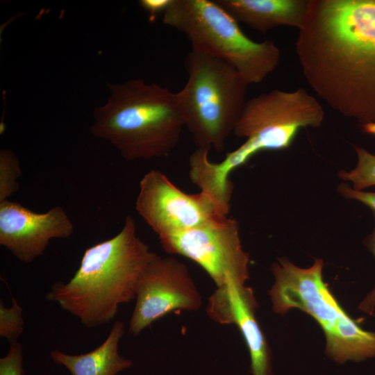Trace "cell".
Returning a JSON list of instances; mask_svg holds the SVG:
<instances>
[{
    "label": "cell",
    "mask_w": 375,
    "mask_h": 375,
    "mask_svg": "<svg viewBox=\"0 0 375 375\" xmlns=\"http://www.w3.org/2000/svg\"><path fill=\"white\" fill-rule=\"evenodd\" d=\"M324 261L301 268L285 258L271 266L274 283L268 294L275 313L293 308L312 317L326 337L325 354L338 364L375 357V332L365 330L339 304L323 278Z\"/></svg>",
    "instance_id": "5"
},
{
    "label": "cell",
    "mask_w": 375,
    "mask_h": 375,
    "mask_svg": "<svg viewBox=\"0 0 375 375\" xmlns=\"http://www.w3.org/2000/svg\"><path fill=\"white\" fill-rule=\"evenodd\" d=\"M353 147L358 156L356 167L349 172L340 170L338 176L342 181L351 182L353 189L362 190L375 185V155L361 147Z\"/></svg>",
    "instance_id": "15"
},
{
    "label": "cell",
    "mask_w": 375,
    "mask_h": 375,
    "mask_svg": "<svg viewBox=\"0 0 375 375\" xmlns=\"http://www.w3.org/2000/svg\"><path fill=\"white\" fill-rule=\"evenodd\" d=\"M257 308L251 288L227 285L215 290L206 310L213 322L238 328L249 350L252 375H273L270 349L256 317Z\"/></svg>",
    "instance_id": "12"
},
{
    "label": "cell",
    "mask_w": 375,
    "mask_h": 375,
    "mask_svg": "<svg viewBox=\"0 0 375 375\" xmlns=\"http://www.w3.org/2000/svg\"><path fill=\"white\" fill-rule=\"evenodd\" d=\"M373 231L367 235L363 243L366 248L375 256V215ZM359 310L370 316L375 315V287L366 295L358 306Z\"/></svg>",
    "instance_id": "20"
},
{
    "label": "cell",
    "mask_w": 375,
    "mask_h": 375,
    "mask_svg": "<svg viewBox=\"0 0 375 375\" xmlns=\"http://www.w3.org/2000/svg\"><path fill=\"white\" fill-rule=\"evenodd\" d=\"M202 304L188 267L174 257L156 254L140 276L128 333L138 335L171 312L196 311Z\"/></svg>",
    "instance_id": "10"
},
{
    "label": "cell",
    "mask_w": 375,
    "mask_h": 375,
    "mask_svg": "<svg viewBox=\"0 0 375 375\" xmlns=\"http://www.w3.org/2000/svg\"><path fill=\"white\" fill-rule=\"evenodd\" d=\"M184 65L188 79L176 92L184 126L197 148L222 151L245 106L248 84L229 63L194 49Z\"/></svg>",
    "instance_id": "6"
},
{
    "label": "cell",
    "mask_w": 375,
    "mask_h": 375,
    "mask_svg": "<svg viewBox=\"0 0 375 375\" xmlns=\"http://www.w3.org/2000/svg\"><path fill=\"white\" fill-rule=\"evenodd\" d=\"M22 176L19 161L9 149L0 151V202L8 200L18 192L17 179Z\"/></svg>",
    "instance_id": "16"
},
{
    "label": "cell",
    "mask_w": 375,
    "mask_h": 375,
    "mask_svg": "<svg viewBox=\"0 0 375 375\" xmlns=\"http://www.w3.org/2000/svg\"><path fill=\"white\" fill-rule=\"evenodd\" d=\"M22 344L17 341L10 343L7 354L0 358V375H23Z\"/></svg>",
    "instance_id": "18"
},
{
    "label": "cell",
    "mask_w": 375,
    "mask_h": 375,
    "mask_svg": "<svg viewBox=\"0 0 375 375\" xmlns=\"http://www.w3.org/2000/svg\"><path fill=\"white\" fill-rule=\"evenodd\" d=\"M338 192L346 199L357 200L369 208L375 215V192L357 190L346 183L338 186Z\"/></svg>",
    "instance_id": "19"
},
{
    "label": "cell",
    "mask_w": 375,
    "mask_h": 375,
    "mask_svg": "<svg viewBox=\"0 0 375 375\" xmlns=\"http://www.w3.org/2000/svg\"><path fill=\"white\" fill-rule=\"evenodd\" d=\"M135 210L158 238L228 215L208 194H188L157 169L140 181Z\"/></svg>",
    "instance_id": "9"
},
{
    "label": "cell",
    "mask_w": 375,
    "mask_h": 375,
    "mask_svg": "<svg viewBox=\"0 0 375 375\" xmlns=\"http://www.w3.org/2000/svg\"><path fill=\"white\" fill-rule=\"evenodd\" d=\"M162 21L185 35L192 49L233 66L248 85L262 82L280 62L273 41L251 40L214 0H172Z\"/></svg>",
    "instance_id": "7"
},
{
    "label": "cell",
    "mask_w": 375,
    "mask_h": 375,
    "mask_svg": "<svg viewBox=\"0 0 375 375\" xmlns=\"http://www.w3.org/2000/svg\"><path fill=\"white\" fill-rule=\"evenodd\" d=\"M172 0H140V6L149 15V19L153 22L159 13L166 10Z\"/></svg>",
    "instance_id": "21"
},
{
    "label": "cell",
    "mask_w": 375,
    "mask_h": 375,
    "mask_svg": "<svg viewBox=\"0 0 375 375\" xmlns=\"http://www.w3.org/2000/svg\"><path fill=\"white\" fill-rule=\"evenodd\" d=\"M74 229L60 206L38 213L19 203L0 202V244L24 263L42 256L51 240L70 238Z\"/></svg>",
    "instance_id": "11"
},
{
    "label": "cell",
    "mask_w": 375,
    "mask_h": 375,
    "mask_svg": "<svg viewBox=\"0 0 375 375\" xmlns=\"http://www.w3.org/2000/svg\"><path fill=\"white\" fill-rule=\"evenodd\" d=\"M108 87L110 96L95 108L91 133L128 160L168 156L185 126L176 93L141 78Z\"/></svg>",
    "instance_id": "4"
},
{
    "label": "cell",
    "mask_w": 375,
    "mask_h": 375,
    "mask_svg": "<svg viewBox=\"0 0 375 375\" xmlns=\"http://www.w3.org/2000/svg\"><path fill=\"white\" fill-rule=\"evenodd\" d=\"M361 129L364 133L375 137V122L362 124Z\"/></svg>",
    "instance_id": "22"
},
{
    "label": "cell",
    "mask_w": 375,
    "mask_h": 375,
    "mask_svg": "<svg viewBox=\"0 0 375 375\" xmlns=\"http://www.w3.org/2000/svg\"><path fill=\"white\" fill-rule=\"evenodd\" d=\"M324 111L304 89L274 90L247 101L233 133L245 138L219 162L209 160L208 149L197 148L189 158L190 178L201 191L219 203L230 205L233 185L230 174L262 151L289 148L302 128L319 127Z\"/></svg>",
    "instance_id": "2"
},
{
    "label": "cell",
    "mask_w": 375,
    "mask_h": 375,
    "mask_svg": "<svg viewBox=\"0 0 375 375\" xmlns=\"http://www.w3.org/2000/svg\"><path fill=\"white\" fill-rule=\"evenodd\" d=\"M24 330L22 308L12 298V306L6 308L0 303V335L10 343L17 341Z\"/></svg>",
    "instance_id": "17"
},
{
    "label": "cell",
    "mask_w": 375,
    "mask_h": 375,
    "mask_svg": "<svg viewBox=\"0 0 375 375\" xmlns=\"http://www.w3.org/2000/svg\"><path fill=\"white\" fill-rule=\"evenodd\" d=\"M124 333V323L117 320L105 341L94 350L78 355L52 350L50 356L72 375H116L133 365L131 360L121 356L118 352L119 342Z\"/></svg>",
    "instance_id": "14"
},
{
    "label": "cell",
    "mask_w": 375,
    "mask_h": 375,
    "mask_svg": "<svg viewBox=\"0 0 375 375\" xmlns=\"http://www.w3.org/2000/svg\"><path fill=\"white\" fill-rule=\"evenodd\" d=\"M156 254L138 235L135 222L128 215L117 235L85 251L74 275L66 283H55L46 299L87 328L107 324L120 304L135 299L140 276Z\"/></svg>",
    "instance_id": "3"
},
{
    "label": "cell",
    "mask_w": 375,
    "mask_h": 375,
    "mask_svg": "<svg viewBox=\"0 0 375 375\" xmlns=\"http://www.w3.org/2000/svg\"><path fill=\"white\" fill-rule=\"evenodd\" d=\"M162 249L194 261L217 288L244 285L249 278V254L242 247L238 222L227 216L158 238Z\"/></svg>",
    "instance_id": "8"
},
{
    "label": "cell",
    "mask_w": 375,
    "mask_h": 375,
    "mask_svg": "<svg viewBox=\"0 0 375 375\" xmlns=\"http://www.w3.org/2000/svg\"><path fill=\"white\" fill-rule=\"evenodd\" d=\"M295 50L326 103L361 125L375 122V0H309Z\"/></svg>",
    "instance_id": "1"
},
{
    "label": "cell",
    "mask_w": 375,
    "mask_h": 375,
    "mask_svg": "<svg viewBox=\"0 0 375 375\" xmlns=\"http://www.w3.org/2000/svg\"><path fill=\"white\" fill-rule=\"evenodd\" d=\"M238 22L265 33L277 26L301 29L309 0H214Z\"/></svg>",
    "instance_id": "13"
}]
</instances>
